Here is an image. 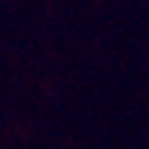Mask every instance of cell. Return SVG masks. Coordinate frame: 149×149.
<instances>
[]
</instances>
